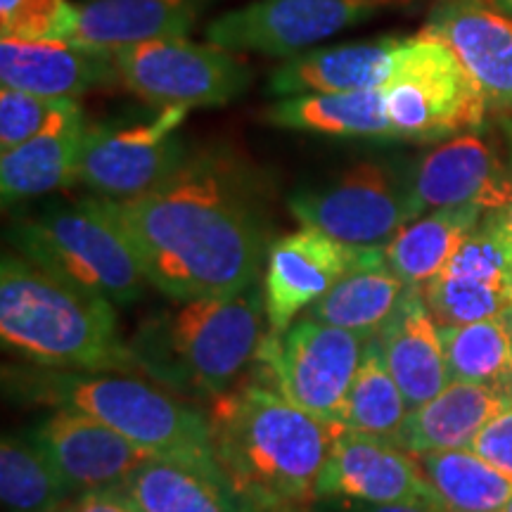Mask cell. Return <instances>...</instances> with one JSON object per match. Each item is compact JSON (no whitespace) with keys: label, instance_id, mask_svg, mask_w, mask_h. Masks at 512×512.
<instances>
[{"label":"cell","instance_id":"cell-1","mask_svg":"<svg viewBox=\"0 0 512 512\" xmlns=\"http://www.w3.org/2000/svg\"><path fill=\"white\" fill-rule=\"evenodd\" d=\"M98 200L150 285L174 302L228 297L259 283L271 252L264 190L238 157L190 152L155 190Z\"/></svg>","mask_w":512,"mask_h":512},{"label":"cell","instance_id":"cell-2","mask_svg":"<svg viewBox=\"0 0 512 512\" xmlns=\"http://www.w3.org/2000/svg\"><path fill=\"white\" fill-rule=\"evenodd\" d=\"M207 418L216 460L256 512H299L316 501L339 422L306 413L264 384L216 396Z\"/></svg>","mask_w":512,"mask_h":512},{"label":"cell","instance_id":"cell-3","mask_svg":"<svg viewBox=\"0 0 512 512\" xmlns=\"http://www.w3.org/2000/svg\"><path fill=\"white\" fill-rule=\"evenodd\" d=\"M100 294L83 290L5 254L0 266V335L5 347L36 366L79 373H143L131 344L119 337L117 313Z\"/></svg>","mask_w":512,"mask_h":512},{"label":"cell","instance_id":"cell-4","mask_svg":"<svg viewBox=\"0 0 512 512\" xmlns=\"http://www.w3.org/2000/svg\"><path fill=\"white\" fill-rule=\"evenodd\" d=\"M266 294L254 283L228 297L176 302L140 325L131 342L143 373L176 389L221 396L264 344Z\"/></svg>","mask_w":512,"mask_h":512},{"label":"cell","instance_id":"cell-5","mask_svg":"<svg viewBox=\"0 0 512 512\" xmlns=\"http://www.w3.org/2000/svg\"><path fill=\"white\" fill-rule=\"evenodd\" d=\"M10 238L31 264L112 304L138 302L150 285L136 252L98 197L43 207L19 219Z\"/></svg>","mask_w":512,"mask_h":512},{"label":"cell","instance_id":"cell-6","mask_svg":"<svg viewBox=\"0 0 512 512\" xmlns=\"http://www.w3.org/2000/svg\"><path fill=\"white\" fill-rule=\"evenodd\" d=\"M15 384L29 399L93 415L152 453L214 456L207 415L136 377L57 370Z\"/></svg>","mask_w":512,"mask_h":512},{"label":"cell","instance_id":"cell-7","mask_svg":"<svg viewBox=\"0 0 512 512\" xmlns=\"http://www.w3.org/2000/svg\"><path fill=\"white\" fill-rule=\"evenodd\" d=\"M394 140L439 143L484 126L489 105L458 57L439 38H406L382 86Z\"/></svg>","mask_w":512,"mask_h":512},{"label":"cell","instance_id":"cell-8","mask_svg":"<svg viewBox=\"0 0 512 512\" xmlns=\"http://www.w3.org/2000/svg\"><path fill=\"white\" fill-rule=\"evenodd\" d=\"M290 211L302 226L349 245L384 247L406 223L418 219L411 166L392 159H361L294 192Z\"/></svg>","mask_w":512,"mask_h":512},{"label":"cell","instance_id":"cell-9","mask_svg":"<svg viewBox=\"0 0 512 512\" xmlns=\"http://www.w3.org/2000/svg\"><path fill=\"white\" fill-rule=\"evenodd\" d=\"M119 81L157 107H219L240 98L252 72L230 50L185 36L155 38L112 50Z\"/></svg>","mask_w":512,"mask_h":512},{"label":"cell","instance_id":"cell-10","mask_svg":"<svg viewBox=\"0 0 512 512\" xmlns=\"http://www.w3.org/2000/svg\"><path fill=\"white\" fill-rule=\"evenodd\" d=\"M366 335L299 316L280 335H266L256 361L275 389L316 418L339 422L351 382L361 366Z\"/></svg>","mask_w":512,"mask_h":512},{"label":"cell","instance_id":"cell-11","mask_svg":"<svg viewBox=\"0 0 512 512\" xmlns=\"http://www.w3.org/2000/svg\"><path fill=\"white\" fill-rule=\"evenodd\" d=\"M190 107H159L150 119L88 126L79 159V183L107 200H133L181 169L190 152L178 128Z\"/></svg>","mask_w":512,"mask_h":512},{"label":"cell","instance_id":"cell-12","mask_svg":"<svg viewBox=\"0 0 512 512\" xmlns=\"http://www.w3.org/2000/svg\"><path fill=\"white\" fill-rule=\"evenodd\" d=\"M411 0H254L209 24V43L230 53L292 57Z\"/></svg>","mask_w":512,"mask_h":512},{"label":"cell","instance_id":"cell-13","mask_svg":"<svg viewBox=\"0 0 512 512\" xmlns=\"http://www.w3.org/2000/svg\"><path fill=\"white\" fill-rule=\"evenodd\" d=\"M382 249L349 245L309 226L275 240L268 252L264 275L266 335L285 332L344 275L382 254Z\"/></svg>","mask_w":512,"mask_h":512},{"label":"cell","instance_id":"cell-14","mask_svg":"<svg viewBox=\"0 0 512 512\" xmlns=\"http://www.w3.org/2000/svg\"><path fill=\"white\" fill-rule=\"evenodd\" d=\"M411 192L418 216L446 207L498 211L512 192V150L505 159L479 128L460 133L411 166Z\"/></svg>","mask_w":512,"mask_h":512},{"label":"cell","instance_id":"cell-15","mask_svg":"<svg viewBox=\"0 0 512 512\" xmlns=\"http://www.w3.org/2000/svg\"><path fill=\"white\" fill-rule=\"evenodd\" d=\"M472 76L505 131H512V15L494 0H439L422 29Z\"/></svg>","mask_w":512,"mask_h":512},{"label":"cell","instance_id":"cell-16","mask_svg":"<svg viewBox=\"0 0 512 512\" xmlns=\"http://www.w3.org/2000/svg\"><path fill=\"white\" fill-rule=\"evenodd\" d=\"M318 498H342L347 503L441 505L418 458L389 439L344 427L318 477Z\"/></svg>","mask_w":512,"mask_h":512},{"label":"cell","instance_id":"cell-17","mask_svg":"<svg viewBox=\"0 0 512 512\" xmlns=\"http://www.w3.org/2000/svg\"><path fill=\"white\" fill-rule=\"evenodd\" d=\"M34 439L46 448L74 491L124 484L155 456L114 427L72 408H57L34 432Z\"/></svg>","mask_w":512,"mask_h":512},{"label":"cell","instance_id":"cell-18","mask_svg":"<svg viewBox=\"0 0 512 512\" xmlns=\"http://www.w3.org/2000/svg\"><path fill=\"white\" fill-rule=\"evenodd\" d=\"M3 86L43 98L76 100L119 81L112 50L79 41H0Z\"/></svg>","mask_w":512,"mask_h":512},{"label":"cell","instance_id":"cell-19","mask_svg":"<svg viewBox=\"0 0 512 512\" xmlns=\"http://www.w3.org/2000/svg\"><path fill=\"white\" fill-rule=\"evenodd\" d=\"M124 486L143 512H256L216 456L155 453Z\"/></svg>","mask_w":512,"mask_h":512},{"label":"cell","instance_id":"cell-20","mask_svg":"<svg viewBox=\"0 0 512 512\" xmlns=\"http://www.w3.org/2000/svg\"><path fill=\"white\" fill-rule=\"evenodd\" d=\"M406 38L339 43L287 57L268 76V93L278 98L311 93H349L382 88L394 74Z\"/></svg>","mask_w":512,"mask_h":512},{"label":"cell","instance_id":"cell-21","mask_svg":"<svg viewBox=\"0 0 512 512\" xmlns=\"http://www.w3.org/2000/svg\"><path fill=\"white\" fill-rule=\"evenodd\" d=\"M389 373L408 406H422L451 382L439 325L425 299V287L408 285L392 316L375 332Z\"/></svg>","mask_w":512,"mask_h":512},{"label":"cell","instance_id":"cell-22","mask_svg":"<svg viewBox=\"0 0 512 512\" xmlns=\"http://www.w3.org/2000/svg\"><path fill=\"white\" fill-rule=\"evenodd\" d=\"M505 408L501 387L451 380L434 399L408 411L392 444L411 456L470 448L486 422Z\"/></svg>","mask_w":512,"mask_h":512},{"label":"cell","instance_id":"cell-23","mask_svg":"<svg viewBox=\"0 0 512 512\" xmlns=\"http://www.w3.org/2000/svg\"><path fill=\"white\" fill-rule=\"evenodd\" d=\"M74 41L121 48L155 38L188 36L200 15V0H83Z\"/></svg>","mask_w":512,"mask_h":512},{"label":"cell","instance_id":"cell-24","mask_svg":"<svg viewBox=\"0 0 512 512\" xmlns=\"http://www.w3.org/2000/svg\"><path fill=\"white\" fill-rule=\"evenodd\" d=\"M271 126L347 140H394L382 88L280 98L264 112Z\"/></svg>","mask_w":512,"mask_h":512},{"label":"cell","instance_id":"cell-25","mask_svg":"<svg viewBox=\"0 0 512 512\" xmlns=\"http://www.w3.org/2000/svg\"><path fill=\"white\" fill-rule=\"evenodd\" d=\"M86 117L55 128L12 147L0 155L3 204L50 195L79 181L81 147L86 140Z\"/></svg>","mask_w":512,"mask_h":512},{"label":"cell","instance_id":"cell-26","mask_svg":"<svg viewBox=\"0 0 512 512\" xmlns=\"http://www.w3.org/2000/svg\"><path fill=\"white\" fill-rule=\"evenodd\" d=\"M484 216L479 207H446L418 216L384 245L387 266L406 285L425 287L444 271Z\"/></svg>","mask_w":512,"mask_h":512},{"label":"cell","instance_id":"cell-27","mask_svg":"<svg viewBox=\"0 0 512 512\" xmlns=\"http://www.w3.org/2000/svg\"><path fill=\"white\" fill-rule=\"evenodd\" d=\"M406 283L387 266L382 254L344 275L332 290L302 316H311L337 328L373 337L392 316Z\"/></svg>","mask_w":512,"mask_h":512},{"label":"cell","instance_id":"cell-28","mask_svg":"<svg viewBox=\"0 0 512 512\" xmlns=\"http://www.w3.org/2000/svg\"><path fill=\"white\" fill-rule=\"evenodd\" d=\"M446 512H501L512 498V479L472 448L415 456Z\"/></svg>","mask_w":512,"mask_h":512},{"label":"cell","instance_id":"cell-29","mask_svg":"<svg viewBox=\"0 0 512 512\" xmlns=\"http://www.w3.org/2000/svg\"><path fill=\"white\" fill-rule=\"evenodd\" d=\"M72 486L46 448L31 437H3L0 444V498L8 512H53Z\"/></svg>","mask_w":512,"mask_h":512},{"label":"cell","instance_id":"cell-30","mask_svg":"<svg viewBox=\"0 0 512 512\" xmlns=\"http://www.w3.org/2000/svg\"><path fill=\"white\" fill-rule=\"evenodd\" d=\"M408 411L411 406L389 373L380 344L373 335L368 339L361 366L351 382L342 415H339V425L344 430L392 441L401 430Z\"/></svg>","mask_w":512,"mask_h":512},{"label":"cell","instance_id":"cell-31","mask_svg":"<svg viewBox=\"0 0 512 512\" xmlns=\"http://www.w3.org/2000/svg\"><path fill=\"white\" fill-rule=\"evenodd\" d=\"M451 380L501 387L512 373V335L503 316L439 328Z\"/></svg>","mask_w":512,"mask_h":512},{"label":"cell","instance_id":"cell-32","mask_svg":"<svg viewBox=\"0 0 512 512\" xmlns=\"http://www.w3.org/2000/svg\"><path fill=\"white\" fill-rule=\"evenodd\" d=\"M425 299L439 328H451L503 316L512 304V290L444 271L425 285Z\"/></svg>","mask_w":512,"mask_h":512},{"label":"cell","instance_id":"cell-33","mask_svg":"<svg viewBox=\"0 0 512 512\" xmlns=\"http://www.w3.org/2000/svg\"><path fill=\"white\" fill-rule=\"evenodd\" d=\"M83 119L76 100L43 98L17 88H0V152Z\"/></svg>","mask_w":512,"mask_h":512},{"label":"cell","instance_id":"cell-34","mask_svg":"<svg viewBox=\"0 0 512 512\" xmlns=\"http://www.w3.org/2000/svg\"><path fill=\"white\" fill-rule=\"evenodd\" d=\"M79 8L69 0H0V36L15 41H74Z\"/></svg>","mask_w":512,"mask_h":512},{"label":"cell","instance_id":"cell-35","mask_svg":"<svg viewBox=\"0 0 512 512\" xmlns=\"http://www.w3.org/2000/svg\"><path fill=\"white\" fill-rule=\"evenodd\" d=\"M470 448L512 479V408L486 422Z\"/></svg>","mask_w":512,"mask_h":512},{"label":"cell","instance_id":"cell-36","mask_svg":"<svg viewBox=\"0 0 512 512\" xmlns=\"http://www.w3.org/2000/svg\"><path fill=\"white\" fill-rule=\"evenodd\" d=\"M72 512H143L140 505L133 501L126 486H105V489L81 491L79 501L69 505Z\"/></svg>","mask_w":512,"mask_h":512},{"label":"cell","instance_id":"cell-37","mask_svg":"<svg viewBox=\"0 0 512 512\" xmlns=\"http://www.w3.org/2000/svg\"><path fill=\"white\" fill-rule=\"evenodd\" d=\"M347 512H446L434 503H349Z\"/></svg>","mask_w":512,"mask_h":512},{"label":"cell","instance_id":"cell-38","mask_svg":"<svg viewBox=\"0 0 512 512\" xmlns=\"http://www.w3.org/2000/svg\"><path fill=\"white\" fill-rule=\"evenodd\" d=\"M505 133H508V138L512 143V131H505ZM510 150H512V145H510ZM489 214L494 216L496 228H498V233H501L505 249H508L510 261H512V192H510V200L505 202V207H501L498 211H489Z\"/></svg>","mask_w":512,"mask_h":512},{"label":"cell","instance_id":"cell-39","mask_svg":"<svg viewBox=\"0 0 512 512\" xmlns=\"http://www.w3.org/2000/svg\"><path fill=\"white\" fill-rule=\"evenodd\" d=\"M501 392L505 396V403H508V408H512V373L508 375V380L501 384Z\"/></svg>","mask_w":512,"mask_h":512},{"label":"cell","instance_id":"cell-40","mask_svg":"<svg viewBox=\"0 0 512 512\" xmlns=\"http://www.w3.org/2000/svg\"><path fill=\"white\" fill-rule=\"evenodd\" d=\"M494 3H496L501 10L508 12V15H512V0H494Z\"/></svg>","mask_w":512,"mask_h":512},{"label":"cell","instance_id":"cell-41","mask_svg":"<svg viewBox=\"0 0 512 512\" xmlns=\"http://www.w3.org/2000/svg\"><path fill=\"white\" fill-rule=\"evenodd\" d=\"M503 320H505V325H508V330H510V335H512V304L508 306V309H505Z\"/></svg>","mask_w":512,"mask_h":512},{"label":"cell","instance_id":"cell-42","mask_svg":"<svg viewBox=\"0 0 512 512\" xmlns=\"http://www.w3.org/2000/svg\"><path fill=\"white\" fill-rule=\"evenodd\" d=\"M501 512H512V498H510V501H508V505H505V508H503Z\"/></svg>","mask_w":512,"mask_h":512},{"label":"cell","instance_id":"cell-43","mask_svg":"<svg viewBox=\"0 0 512 512\" xmlns=\"http://www.w3.org/2000/svg\"><path fill=\"white\" fill-rule=\"evenodd\" d=\"M53 512H72L69 508H57V510H53Z\"/></svg>","mask_w":512,"mask_h":512}]
</instances>
